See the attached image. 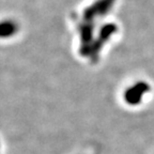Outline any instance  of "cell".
I'll list each match as a JSON object with an SVG mask.
<instances>
[{"label":"cell","mask_w":154,"mask_h":154,"mask_svg":"<svg viewBox=\"0 0 154 154\" xmlns=\"http://www.w3.org/2000/svg\"><path fill=\"white\" fill-rule=\"evenodd\" d=\"M148 91L147 84H135L131 88H128L124 92V100L126 104L138 105L141 101L144 92Z\"/></svg>","instance_id":"obj_1"}]
</instances>
